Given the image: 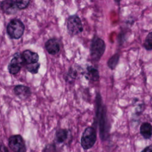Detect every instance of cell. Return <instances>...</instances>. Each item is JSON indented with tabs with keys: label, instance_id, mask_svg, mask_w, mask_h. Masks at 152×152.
<instances>
[{
	"label": "cell",
	"instance_id": "1",
	"mask_svg": "<svg viewBox=\"0 0 152 152\" xmlns=\"http://www.w3.org/2000/svg\"><path fill=\"white\" fill-rule=\"evenodd\" d=\"M96 116L99 125V131L102 138L106 136L107 131V116L106 106L102 105L100 94H97L96 97Z\"/></svg>",
	"mask_w": 152,
	"mask_h": 152
},
{
	"label": "cell",
	"instance_id": "2",
	"mask_svg": "<svg viewBox=\"0 0 152 152\" xmlns=\"http://www.w3.org/2000/svg\"><path fill=\"white\" fill-rule=\"evenodd\" d=\"M106 49V45L103 39L95 36L91 40L90 48V56L95 61H99Z\"/></svg>",
	"mask_w": 152,
	"mask_h": 152
},
{
	"label": "cell",
	"instance_id": "3",
	"mask_svg": "<svg viewBox=\"0 0 152 152\" xmlns=\"http://www.w3.org/2000/svg\"><path fill=\"white\" fill-rule=\"evenodd\" d=\"M25 27L23 23L19 19L11 20L7 26V33L10 38L20 39L23 34Z\"/></svg>",
	"mask_w": 152,
	"mask_h": 152
},
{
	"label": "cell",
	"instance_id": "4",
	"mask_svg": "<svg viewBox=\"0 0 152 152\" xmlns=\"http://www.w3.org/2000/svg\"><path fill=\"white\" fill-rule=\"evenodd\" d=\"M66 25L68 33L71 36L77 35L83 30L81 20L77 14L68 17L66 19Z\"/></svg>",
	"mask_w": 152,
	"mask_h": 152
},
{
	"label": "cell",
	"instance_id": "5",
	"mask_svg": "<svg viewBox=\"0 0 152 152\" xmlns=\"http://www.w3.org/2000/svg\"><path fill=\"white\" fill-rule=\"evenodd\" d=\"M96 129L92 126L87 127L83 133L81 138V145L84 150L91 148L96 141Z\"/></svg>",
	"mask_w": 152,
	"mask_h": 152
},
{
	"label": "cell",
	"instance_id": "6",
	"mask_svg": "<svg viewBox=\"0 0 152 152\" xmlns=\"http://www.w3.org/2000/svg\"><path fill=\"white\" fill-rule=\"evenodd\" d=\"M24 64L22 55L19 52H17L13 55V58L8 65V71L11 74L15 75L19 72Z\"/></svg>",
	"mask_w": 152,
	"mask_h": 152
},
{
	"label": "cell",
	"instance_id": "7",
	"mask_svg": "<svg viewBox=\"0 0 152 152\" xmlns=\"http://www.w3.org/2000/svg\"><path fill=\"white\" fill-rule=\"evenodd\" d=\"M8 144L14 152H26L25 142L20 135L11 136L8 139Z\"/></svg>",
	"mask_w": 152,
	"mask_h": 152
},
{
	"label": "cell",
	"instance_id": "8",
	"mask_svg": "<svg viewBox=\"0 0 152 152\" xmlns=\"http://www.w3.org/2000/svg\"><path fill=\"white\" fill-rule=\"evenodd\" d=\"M0 7L2 11L7 14H13L17 12L18 10L16 1L6 0L2 1L0 4Z\"/></svg>",
	"mask_w": 152,
	"mask_h": 152
},
{
	"label": "cell",
	"instance_id": "9",
	"mask_svg": "<svg viewBox=\"0 0 152 152\" xmlns=\"http://www.w3.org/2000/svg\"><path fill=\"white\" fill-rule=\"evenodd\" d=\"M14 94L20 99L26 100L31 95L30 88L24 85H17L14 88Z\"/></svg>",
	"mask_w": 152,
	"mask_h": 152
},
{
	"label": "cell",
	"instance_id": "10",
	"mask_svg": "<svg viewBox=\"0 0 152 152\" xmlns=\"http://www.w3.org/2000/svg\"><path fill=\"white\" fill-rule=\"evenodd\" d=\"M45 48L49 54L56 55L60 50V45L57 39L52 38L46 41L45 43Z\"/></svg>",
	"mask_w": 152,
	"mask_h": 152
},
{
	"label": "cell",
	"instance_id": "11",
	"mask_svg": "<svg viewBox=\"0 0 152 152\" xmlns=\"http://www.w3.org/2000/svg\"><path fill=\"white\" fill-rule=\"evenodd\" d=\"M21 55L25 64L37 62L39 59V55L36 52H32L30 50H24Z\"/></svg>",
	"mask_w": 152,
	"mask_h": 152
},
{
	"label": "cell",
	"instance_id": "12",
	"mask_svg": "<svg viewBox=\"0 0 152 152\" xmlns=\"http://www.w3.org/2000/svg\"><path fill=\"white\" fill-rule=\"evenodd\" d=\"M140 134L146 139H150L151 137V125L148 122H144L140 126Z\"/></svg>",
	"mask_w": 152,
	"mask_h": 152
},
{
	"label": "cell",
	"instance_id": "13",
	"mask_svg": "<svg viewBox=\"0 0 152 152\" xmlns=\"http://www.w3.org/2000/svg\"><path fill=\"white\" fill-rule=\"evenodd\" d=\"M87 75L89 80L92 81H97L99 78V73L97 69L90 66L87 68Z\"/></svg>",
	"mask_w": 152,
	"mask_h": 152
},
{
	"label": "cell",
	"instance_id": "14",
	"mask_svg": "<svg viewBox=\"0 0 152 152\" xmlns=\"http://www.w3.org/2000/svg\"><path fill=\"white\" fill-rule=\"evenodd\" d=\"M119 55L118 53L112 55L107 61L108 67L111 69H114L119 62Z\"/></svg>",
	"mask_w": 152,
	"mask_h": 152
},
{
	"label": "cell",
	"instance_id": "15",
	"mask_svg": "<svg viewBox=\"0 0 152 152\" xmlns=\"http://www.w3.org/2000/svg\"><path fill=\"white\" fill-rule=\"evenodd\" d=\"M68 136L66 129H59L56 132V140L58 142H63L65 141Z\"/></svg>",
	"mask_w": 152,
	"mask_h": 152
},
{
	"label": "cell",
	"instance_id": "16",
	"mask_svg": "<svg viewBox=\"0 0 152 152\" xmlns=\"http://www.w3.org/2000/svg\"><path fill=\"white\" fill-rule=\"evenodd\" d=\"M26 69L27 70L31 72V74H36L38 72V70L40 68V64L37 62L36 63L26 64Z\"/></svg>",
	"mask_w": 152,
	"mask_h": 152
},
{
	"label": "cell",
	"instance_id": "17",
	"mask_svg": "<svg viewBox=\"0 0 152 152\" xmlns=\"http://www.w3.org/2000/svg\"><path fill=\"white\" fill-rule=\"evenodd\" d=\"M144 46L145 49L147 50H151L152 49V33L151 32H150L147 36L144 41Z\"/></svg>",
	"mask_w": 152,
	"mask_h": 152
},
{
	"label": "cell",
	"instance_id": "18",
	"mask_svg": "<svg viewBox=\"0 0 152 152\" xmlns=\"http://www.w3.org/2000/svg\"><path fill=\"white\" fill-rule=\"evenodd\" d=\"M17 5L18 8V10H23L26 8L29 4H30V1L27 0H23V1H16Z\"/></svg>",
	"mask_w": 152,
	"mask_h": 152
},
{
	"label": "cell",
	"instance_id": "19",
	"mask_svg": "<svg viewBox=\"0 0 152 152\" xmlns=\"http://www.w3.org/2000/svg\"><path fill=\"white\" fill-rule=\"evenodd\" d=\"M55 151V147L53 144H50L46 147L45 148V152H54Z\"/></svg>",
	"mask_w": 152,
	"mask_h": 152
},
{
	"label": "cell",
	"instance_id": "20",
	"mask_svg": "<svg viewBox=\"0 0 152 152\" xmlns=\"http://www.w3.org/2000/svg\"><path fill=\"white\" fill-rule=\"evenodd\" d=\"M141 152H152V146H151V145H150L148 147H145Z\"/></svg>",
	"mask_w": 152,
	"mask_h": 152
},
{
	"label": "cell",
	"instance_id": "21",
	"mask_svg": "<svg viewBox=\"0 0 152 152\" xmlns=\"http://www.w3.org/2000/svg\"><path fill=\"white\" fill-rule=\"evenodd\" d=\"M0 152H9L6 147L0 145Z\"/></svg>",
	"mask_w": 152,
	"mask_h": 152
}]
</instances>
